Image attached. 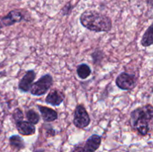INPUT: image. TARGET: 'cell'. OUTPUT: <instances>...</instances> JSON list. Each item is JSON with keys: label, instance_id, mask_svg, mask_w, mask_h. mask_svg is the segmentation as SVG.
I'll return each mask as SVG.
<instances>
[{"label": "cell", "instance_id": "obj_20", "mask_svg": "<svg viewBox=\"0 0 153 152\" xmlns=\"http://www.w3.org/2000/svg\"><path fill=\"white\" fill-rule=\"evenodd\" d=\"M145 1H146V3L149 4L150 6L152 5V0H145Z\"/></svg>", "mask_w": 153, "mask_h": 152}, {"label": "cell", "instance_id": "obj_8", "mask_svg": "<svg viewBox=\"0 0 153 152\" xmlns=\"http://www.w3.org/2000/svg\"><path fill=\"white\" fill-rule=\"evenodd\" d=\"M36 77V73L34 70L31 69L28 70L25 72L23 77L21 78L19 82V89L24 92H27L30 90L31 86L34 82V79Z\"/></svg>", "mask_w": 153, "mask_h": 152}, {"label": "cell", "instance_id": "obj_22", "mask_svg": "<svg viewBox=\"0 0 153 152\" xmlns=\"http://www.w3.org/2000/svg\"><path fill=\"white\" fill-rule=\"evenodd\" d=\"M18 1H20V0H18Z\"/></svg>", "mask_w": 153, "mask_h": 152}, {"label": "cell", "instance_id": "obj_13", "mask_svg": "<svg viewBox=\"0 0 153 152\" xmlns=\"http://www.w3.org/2000/svg\"><path fill=\"white\" fill-rule=\"evenodd\" d=\"M9 143L12 148L16 149L17 151L24 148L25 146L23 139L18 135L11 136L9 138Z\"/></svg>", "mask_w": 153, "mask_h": 152}, {"label": "cell", "instance_id": "obj_15", "mask_svg": "<svg viewBox=\"0 0 153 152\" xmlns=\"http://www.w3.org/2000/svg\"><path fill=\"white\" fill-rule=\"evenodd\" d=\"M26 118L28 122L34 125L40 122V115L34 110H28L26 112Z\"/></svg>", "mask_w": 153, "mask_h": 152}, {"label": "cell", "instance_id": "obj_17", "mask_svg": "<svg viewBox=\"0 0 153 152\" xmlns=\"http://www.w3.org/2000/svg\"><path fill=\"white\" fill-rule=\"evenodd\" d=\"M73 8V6L72 5L71 2L67 3L61 9V13H62L63 16H68L71 13Z\"/></svg>", "mask_w": 153, "mask_h": 152}, {"label": "cell", "instance_id": "obj_11", "mask_svg": "<svg viewBox=\"0 0 153 152\" xmlns=\"http://www.w3.org/2000/svg\"><path fill=\"white\" fill-rule=\"evenodd\" d=\"M37 108L45 122H52L58 119V113L53 109L43 105H37Z\"/></svg>", "mask_w": 153, "mask_h": 152}, {"label": "cell", "instance_id": "obj_9", "mask_svg": "<svg viewBox=\"0 0 153 152\" xmlns=\"http://www.w3.org/2000/svg\"><path fill=\"white\" fill-rule=\"evenodd\" d=\"M64 99V95L62 92L58 89H52L46 96V104H50L52 106H59L62 104Z\"/></svg>", "mask_w": 153, "mask_h": 152}, {"label": "cell", "instance_id": "obj_12", "mask_svg": "<svg viewBox=\"0 0 153 152\" xmlns=\"http://www.w3.org/2000/svg\"><path fill=\"white\" fill-rule=\"evenodd\" d=\"M140 43H141V45L143 47H149V46H151L153 44L152 25H149V28L145 31L143 37H142Z\"/></svg>", "mask_w": 153, "mask_h": 152}, {"label": "cell", "instance_id": "obj_3", "mask_svg": "<svg viewBox=\"0 0 153 152\" xmlns=\"http://www.w3.org/2000/svg\"><path fill=\"white\" fill-rule=\"evenodd\" d=\"M53 84V77L50 74L43 75L40 79L32 83L30 89L31 94L35 96L43 95L47 92Z\"/></svg>", "mask_w": 153, "mask_h": 152}, {"label": "cell", "instance_id": "obj_4", "mask_svg": "<svg viewBox=\"0 0 153 152\" xmlns=\"http://www.w3.org/2000/svg\"><path fill=\"white\" fill-rule=\"evenodd\" d=\"M91 123V118L83 104L76 106L73 116V124L79 129H84Z\"/></svg>", "mask_w": 153, "mask_h": 152}, {"label": "cell", "instance_id": "obj_21", "mask_svg": "<svg viewBox=\"0 0 153 152\" xmlns=\"http://www.w3.org/2000/svg\"><path fill=\"white\" fill-rule=\"evenodd\" d=\"M2 26H3V25H1V22H0V29H1V28H2Z\"/></svg>", "mask_w": 153, "mask_h": 152}, {"label": "cell", "instance_id": "obj_2", "mask_svg": "<svg viewBox=\"0 0 153 152\" xmlns=\"http://www.w3.org/2000/svg\"><path fill=\"white\" fill-rule=\"evenodd\" d=\"M152 118V104H146L131 111L130 114V124L140 135L146 136L150 131V124Z\"/></svg>", "mask_w": 153, "mask_h": 152}, {"label": "cell", "instance_id": "obj_19", "mask_svg": "<svg viewBox=\"0 0 153 152\" xmlns=\"http://www.w3.org/2000/svg\"><path fill=\"white\" fill-rule=\"evenodd\" d=\"M55 134H56V132L52 128H50L46 131V136L47 137H55Z\"/></svg>", "mask_w": 153, "mask_h": 152}, {"label": "cell", "instance_id": "obj_6", "mask_svg": "<svg viewBox=\"0 0 153 152\" xmlns=\"http://www.w3.org/2000/svg\"><path fill=\"white\" fill-rule=\"evenodd\" d=\"M137 83V77L128 72H122L117 77L116 85L123 90H131Z\"/></svg>", "mask_w": 153, "mask_h": 152}, {"label": "cell", "instance_id": "obj_7", "mask_svg": "<svg viewBox=\"0 0 153 152\" xmlns=\"http://www.w3.org/2000/svg\"><path fill=\"white\" fill-rule=\"evenodd\" d=\"M23 18L24 16L22 12L18 10H13L9 12L4 17L1 18V23L4 26H11L14 24L20 22Z\"/></svg>", "mask_w": 153, "mask_h": 152}, {"label": "cell", "instance_id": "obj_10", "mask_svg": "<svg viewBox=\"0 0 153 152\" xmlns=\"http://www.w3.org/2000/svg\"><path fill=\"white\" fill-rule=\"evenodd\" d=\"M16 127L18 132L22 136H31L35 134V126L28 121H19L16 122Z\"/></svg>", "mask_w": 153, "mask_h": 152}, {"label": "cell", "instance_id": "obj_5", "mask_svg": "<svg viewBox=\"0 0 153 152\" xmlns=\"http://www.w3.org/2000/svg\"><path fill=\"white\" fill-rule=\"evenodd\" d=\"M102 137L97 134H93L85 142L84 146L76 145L72 152H95L101 145Z\"/></svg>", "mask_w": 153, "mask_h": 152}, {"label": "cell", "instance_id": "obj_14", "mask_svg": "<svg viewBox=\"0 0 153 152\" xmlns=\"http://www.w3.org/2000/svg\"><path fill=\"white\" fill-rule=\"evenodd\" d=\"M76 72H77L78 76L80 77L81 79H86L89 77L91 75V69L88 64L86 63H82L80 65L78 66L77 69H76Z\"/></svg>", "mask_w": 153, "mask_h": 152}, {"label": "cell", "instance_id": "obj_16", "mask_svg": "<svg viewBox=\"0 0 153 152\" xmlns=\"http://www.w3.org/2000/svg\"><path fill=\"white\" fill-rule=\"evenodd\" d=\"M91 56H92L94 62L95 63H100L103 59L104 54H103L102 51L100 50V49H97V50H95L93 52Z\"/></svg>", "mask_w": 153, "mask_h": 152}, {"label": "cell", "instance_id": "obj_1", "mask_svg": "<svg viewBox=\"0 0 153 152\" xmlns=\"http://www.w3.org/2000/svg\"><path fill=\"white\" fill-rule=\"evenodd\" d=\"M79 19L82 26L94 32H108L112 28L111 18L97 10H85Z\"/></svg>", "mask_w": 153, "mask_h": 152}, {"label": "cell", "instance_id": "obj_18", "mask_svg": "<svg viewBox=\"0 0 153 152\" xmlns=\"http://www.w3.org/2000/svg\"><path fill=\"white\" fill-rule=\"evenodd\" d=\"M13 118L16 122L23 120V113H22V110L19 108H16L13 113Z\"/></svg>", "mask_w": 153, "mask_h": 152}]
</instances>
